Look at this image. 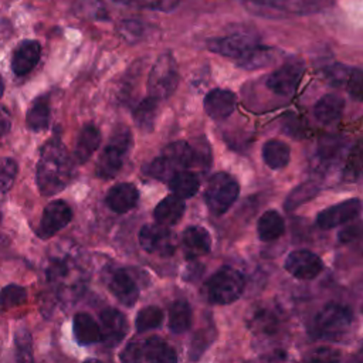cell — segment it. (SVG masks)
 <instances>
[{
  "mask_svg": "<svg viewBox=\"0 0 363 363\" xmlns=\"http://www.w3.org/2000/svg\"><path fill=\"white\" fill-rule=\"evenodd\" d=\"M74 159L58 136L51 138L40 150L37 163V186L41 194L52 196L64 190L74 177Z\"/></svg>",
  "mask_w": 363,
  "mask_h": 363,
  "instance_id": "cell-1",
  "label": "cell"
},
{
  "mask_svg": "<svg viewBox=\"0 0 363 363\" xmlns=\"http://www.w3.org/2000/svg\"><path fill=\"white\" fill-rule=\"evenodd\" d=\"M45 277L54 292L68 302L78 298L86 282V272L79 261L71 255L51 258L45 268Z\"/></svg>",
  "mask_w": 363,
  "mask_h": 363,
  "instance_id": "cell-2",
  "label": "cell"
},
{
  "mask_svg": "<svg viewBox=\"0 0 363 363\" xmlns=\"http://www.w3.org/2000/svg\"><path fill=\"white\" fill-rule=\"evenodd\" d=\"M130 146H132L130 130L123 125L116 126L112 130L108 143L105 145L104 150L98 157V162L95 166L96 176L104 180L115 177L122 169L123 162L130 150Z\"/></svg>",
  "mask_w": 363,
  "mask_h": 363,
  "instance_id": "cell-3",
  "label": "cell"
},
{
  "mask_svg": "<svg viewBox=\"0 0 363 363\" xmlns=\"http://www.w3.org/2000/svg\"><path fill=\"white\" fill-rule=\"evenodd\" d=\"M353 322L352 311L340 303H326L313 318L311 333L315 337L337 340L345 336Z\"/></svg>",
  "mask_w": 363,
  "mask_h": 363,
  "instance_id": "cell-4",
  "label": "cell"
},
{
  "mask_svg": "<svg viewBox=\"0 0 363 363\" xmlns=\"http://www.w3.org/2000/svg\"><path fill=\"white\" fill-rule=\"evenodd\" d=\"M244 277L233 267H221L206 284L207 296L213 303L227 305L237 301L244 291Z\"/></svg>",
  "mask_w": 363,
  "mask_h": 363,
  "instance_id": "cell-5",
  "label": "cell"
},
{
  "mask_svg": "<svg viewBox=\"0 0 363 363\" xmlns=\"http://www.w3.org/2000/svg\"><path fill=\"white\" fill-rule=\"evenodd\" d=\"M121 360L128 363H173L177 360L176 352L164 340L150 336L145 340L129 343L121 353Z\"/></svg>",
  "mask_w": 363,
  "mask_h": 363,
  "instance_id": "cell-6",
  "label": "cell"
},
{
  "mask_svg": "<svg viewBox=\"0 0 363 363\" xmlns=\"http://www.w3.org/2000/svg\"><path fill=\"white\" fill-rule=\"evenodd\" d=\"M238 193L240 186L237 180L228 173L220 172L210 177L204 190V200L213 214L221 216L233 206Z\"/></svg>",
  "mask_w": 363,
  "mask_h": 363,
  "instance_id": "cell-7",
  "label": "cell"
},
{
  "mask_svg": "<svg viewBox=\"0 0 363 363\" xmlns=\"http://www.w3.org/2000/svg\"><path fill=\"white\" fill-rule=\"evenodd\" d=\"M179 72L176 60L170 52H163L153 64L147 78V92L159 101L169 98L177 86Z\"/></svg>",
  "mask_w": 363,
  "mask_h": 363,
  "instance_id": "cell-8",
  "label": "cell"
},
{
  "mask_svg": "<svg viewBox=\"0 0 363 363\" xmlns=\"http://www.w3.org/2000/svg\"><path fill=\"white\" fill-rule=\"evenodd\" d=\"M255 11L309 14L328 7L332 0H242Z\"/></svg>",
  "mask_w": 363,
  "mask_h": 363,
  "instance_id": "cell-9",
  "label": "cell"
},
{
  "mask_svg": "<svg viewBox=\"0 0 363 363\" xmlns=\"http://www.w3.org/2000/svg\"><path fill=\"white\" fill-rule=\"evenodd\" d=\"M258 45H259V41L257 40V37L245 33H237V34H230L227 37L213 38L207 44L210 51L221 54L228 58H234L237 61L247 57Z\"/></svg>",
  "mask_w": 363,
  "mask_h": 363,
  "instance_id": "cell-10",
  "label": "cell"
},
{
  "mask_svg": "<svg viewBox=\"0 0 363 363\" xmlns=\"http://www.w3.org/2000/svg\"><path fill=\"white\" fill-rule=\"evenodd\" d=\"M172 231L163 224H146L139 231V244L149 254L170 255L174 251Z\"/></svg>",
  "mask_w": 363,
  "mask_h": 363,
  "instance_id": "cell-11",
  "label": "cell"
},
{
  "mask_svg": "<svg viewBox=\"0 0 363 363\" xmlns=\"http://www.w3.org/2000/svg\"><path fill=\"white\" fill-rule=\"evenodd\" d=\"M303 74V65L301 61H288L275 69L267 78V86L278 95L289 96L298 88V84Z\"/></svg>",
  "mask_w": 363,
  "mask_h": 363,
  "instance_id": "cell-12",
  "label": "cell"
},
{
  "mask_svg": "<svg viewBox=\"0 0 363 363\" xmlns=\"http://www.w3.org/2000/svg\"><path fill=\"white\" fill-rule=\"evenodd\" d=\"M72 218V210L64 200H55L45 206L37 228L40 238L45 240L62 230Z\"/></svg>",
  "mask_w": 363,
  "mask_h": 363,
  "instance_id": "cell-13",
  "label": "cell"
},
{
  "mask_svg": "<svg viewBox=\"0 0 363 363\" xmlns=\"http://www.w3.org/2000/svg\"><path fill=\"white\" fill-rule=\"evenodd\" d=\"M101 342L106 347L118 346L128 333V322L122 312L118 309H104L99 315Z\"/></svg>",
  "mask_w": 363,
  "mask_h": 363,
  "instance_id": "cell-14",
  "label": "cell"
},
{
  "mask_svg": "<svg viewBox=\"0 0 363 363\" xmlns=\"http://www.w3.org/2000/svg\"><path fill=\"white\" fill-rule=\"evenodd\" d=\"M360 210L362 201L359 199H349L322 210L316 217V224L323 230H330L356 218Z\"/></svg>",
  "mask_w": 363,
  "mask_h": 363,
  "instance_id": "cell-15",
  "label": "cell"
},
{
  "mask_svg": "<svg viewBox=\"0 0 363 363\" xmlns=\"http://www.w3.org/2000/svg\"><path fill=\"white\" fill-rule=\"evenodd\" d=\"M322 268V259L308 250L292 251L285 259V269L298 279H312L320 274Z\"/></svg>",
  "mask_w": 363,
  "mask_h": 363,
  "instance_id": "cell-16",
  "label": "cell"
},
{
  "mask_svg": "<svg viewBox=\"0 0 363 363\" xmlns=\"http://www.w3.org/2000/svg\"><path fill=\"white\" fill-rule=\"evenodd\" d=\"M41 44L35 40L21 41L13 51L11 69L16 75L23 77L28 74L40 61Z\"/></svg>",
  "mask_w": 363,
  "mask_h": 363,
  "instance_id": "cell-17",
  "label": "cell"
},
{
  "mask_svg": "<svg viewBox=\"0 0 363 363\" xmlns=\"http://www.w3.org/2000/svg\"><path fill=\"white\" fill-rule=\"evenodd\" d=\"M109 291L125 306H133L139 298V286L125 269H115L109 275Z\"/></svg>",
  "mask_w": 363,
  "mask_h": 363,
  "instance_id": "cell-18",
  "label": "cell"
},
{
  "mask_svg": "<svg viewBox=\"0 0 363 363\" xmlns=\"http://www.w3.org/2000/svg\"><path fill=\"white\" fill-rule=\"evenodd\" d=\"M235 109V95L228 89L216 88L210 91L204 98V111L206 113L216 119L221 121L228 118Z\"/></svg>",
  "mask_w": 363,
  "mask_h": 363,
  "instance_id": "cell-19",
  "label": "cell"
},
{
  "mask_svg": "<svg viewBox=\"0 0 363 363\" xmlns=\"http://www.w3.org/2000/svg\"><path fill=\"white\" fill-rule=\"evenodd\" d=\"M138 200H139V191L132 183H119L113 186L105 197L106 206L113 213H118V214L132 210L136 206Z\"/></svg>",
  "mask_w": 363,
  "mask_h": 363,
  "instance_id": "cell-20",
  "label": "cell"
},
{
  "mask_svg": "<svg viewBox=\"0 0 363 363\" xmlns=\"http://www.w3.org/2000/svg\"><path fill=\"white\" fill-rule=\"evenodd\" d=\"M101 143V132L92 125L86 123L78 133L75 149H74V160L77 163H85L99 147Z\"/></svg>",
  "mask_w": 363,
  "mask_h": 363,
  "instance_id": "cell-21",
  "label": "cell"
},
{
  "mask_svg": "<svg viewBox=\"0 0 363 363\" xmlns=\"http://www.w3.org/2000/svg\"><path fill=\"white\" fill-rule=\"evenodd\" d=\"M182 242L184 247V252L189 258H197L210 251L211 238L206 228L199 225L187 227L183 233Z\"/></svg>",
  "mask_w": 363,
  "mask_h": 363,
  "instance_id": "cell-22",
  "label": "cell"
},
{
  "mask_svg": "<svg viewBox=\"0 0 363 363\" xmlns=\"http://www.w3.org/2000/svg\"><path fill=\"white\" fill-rule=\"evenodd\" d=\"M160 156L167 162V164L172 167L174 173L187 169L194 160L193 147L183 140H177L167 145Z\"/></svg>",
  "mask_w": 363,
  "mask_h": 363,
  "instance_id": "cell-23",
  "label": "cell"
},
{
  "mask_svg": "<svg viewBox=\"0 0 363 363\" xmlns=\"http://www.w3.org/2000/svg\"><path fill=\"white\" fill-rule=\"evenodd\" d=\"M186 210L183 199L177 196H167L159 201L153 210L155 220L163 225H173L180 221Z\"/></svg>",
  "mask_w": 363,
  "mask_h": 363,
  "instance_id": "cell-24",
  "label": "cell"
},
{
  "mask_svg": "<svg viewBox=\"0 0 363 363\" xmlns=\"http://www.w3.org/2000/svg\"><path fill=\"white\" fill-rule=\"evenodd\" d=\"M72 332H74L75 340L82 346L96 343L101 339L99 325L94 320V318L89 313H85V312H78L74 316Z\"/></svg>",
  "mask_w": 363,
  "mask_h": 363,
  "instance_id": "cell-25",
  "label": "cell"
},
{
  "mask_svg": "<svg viewBox=\"0 0 363 363\" xmlns=\"http://www.w3.org/2000/svg\"><path fill=\"white\" fill-rule=\"evenodd\" d=\"M51 118V109H50V98L48 95H40L37 96L26 115V123L30 130L41 132L48 128Z\"/></svg>",
  "mask_w": 363,
  "mask_h": 363,
  "instance_id": "cell-26",
  "label": "cell"
},
{
  "mask_svg": "<svg viewBox=\"0 0 363 363\" xmlns=\"http://www.w3.org/2000/svg\"><path fill=\"white\" fill-rule=\"evenodd\" d=\"M345 101L336 94L323 95L313 108L315 118L322 123H332L337 121L343 112Z\"/></svg>",
  "mask_w": 363,
  "mask_h": 363,
  "instance_id": "cell-27",
  "label": "cell"
},
{
  "mask_svg": "<svg viewBox=\"0 0 363 363\" xmlns=\"http://www.w3.org/2000/svg\"><path fill=\"white\" fill-rule=\"evenodd\" d=\"M285 231V223L282 216L275 210L265 211L257 225V233L261 241H274L279 238Z\"/></svg>",
  "mask_w": 363,
  "mask_h": 363,
  "instance_id": "cell-28",
  "label": "cell"
},
{
  "mask_svg": "<svg viewBox=\"0 0 363 363\" xmlns=\"http://www.w3.org/2000/svg\"><path fill=\"white\" fill-rule=\"evenodd\" d=\"M289 157H291L289 146L282 140L271 139L262 147V159L265 164L271 169H275V170L284 169L289 163Z\"/></svg>",
  "mask_w": 363,
  "mask_h": 363,
  "instance_id": "cell-29",
  "label": "cell"
},
{
  "mask_svg": "<svg viewBox=\"0 0 363 363\" xmlns=\"http://www.w3.org/2000/svg\"><path fill=\"white\" fill-rule=\"evenodd\" d=\"M199 177L187 170H179L169 179V187L180 199L193 197L199 190Z\"/></svg>",
  "mask_w": 363,
  "mask_h": 363,
  "instance_id": "cell-30",
  "label": "cell"
},
{
  "mask_svg": "<svg viewBox=\"0 0 363 363\" xmlns=\"http://www.w3.org/2000/svg\"><path fill=\"white\" fill-rule=\"evenodd\" d=\"M342 179L347 183L363 179V140H359L350 147L342 170Z\"/></svg>",
  "mask_w": 363,
  "mask_h": 363,
  "instance_id": "cell-31",
  "label": "cell"
},
{
  "mask_svg": "<svg viewBox=\"0 0 363 363\" xmlns=\"http://www.w3.org/2000/svg\"><path fill=\"white\" fill-rule=\"evenodd\" d=\"M191 308L189 302L179 299L169 308V329L173 333H183L191 326Z\"/></svg>",
  "mask_w": 363,
  "mask_h": 363,
  "instance_id": "cell-32",
  "label": "cell"
},
{
  "mask_svg": "<svg viewBox=\"0 0 363 363\" xmlns=\"http://www.w3.org/2000/svg\"><path fill=\"white\" fill-rule=\"evenodd\" d=\"M157 106H159V99L153 96H147L143 101H140L139 105L135 108L133 121L140 130L150 132L153 129L156 115H157Z\"/></svg>",
  "mask_w": 363,
  "mask_h": 363,
  "instance_id": "cell-33",
  "label": "cell"
},
{
  "mask_svg": "<svg viewBox=\"0 0 363 363\" xmlns=\"http://www.w3.org/2000/svg\"><path fill=\"white\" fill-rule=\"evenodd\" d=\"M272 61H274V50L259 44L247 57H244L242 60H240L237 62L240 67H242L245 69H258V68L267 67Z\"/></svg>",
  "mask_w": 363,
  "mask_h": 363,
  "instance_id": "cell-34",
  "label": "cell"
},
{
  "mask_svg": "<svg viewBox=\"0 0 363 363\" xmlns=\"http://www.w3.org/2000/svg\"><path fill=\"white\" fill-rule=\"evenodd\" d=\"M163 320V312L159 306L149 305L143 309H140L135 319V326L138 332H146L150 329H156L162 325Z\"/></svg>",
  "mask_w": 363,
  "mask_h": 363,
  "instance_id": "cell-35",
  "label": "cell"
},
{
  "mask_svg": "<svg viewBox=\"0 0 363 363\" xmlns=\"http://www.w3.org/2000/svg\"><path fill=\"white\" fill-rule=\"evenodd\" d=\"M72 11L82 18L105 20L108 11L101 0H77L72 6Z\"/></svg>",
  "mask_w": 363,
  "mask_h": 363,
  "instance_id": "cell-36",
  "label": "cell"
},
{
  "mask_svg": "<svg viewBox=\"0 0 363 363\" xmlns=\"http://www.w3.org/2000/svg\"><path fill=\"white\" fill-rule=\"evenodd\" d=\"M27 301V289L17 284H9L0 291V309L6 311Z\"/></svg>",
  "mask_w": 363,
  "mask_h": 363,
  "instance_id": "cell-37",
  "label": "cell"
},
{
  "mask_svg": "<svg viewBox=\"0 0 363 363\" xmlns=\"http://www.w3.org/2000/svg\"><path fill=\"white\" fill-rule=\"evenodd\" d=\"M318 186L313 184L312 182H308V183H303L301 186H298L296 189H294L289 196L286 197L285 200V208L289 211V210H294L298 206L303 204L305 201L311 200L313 196H316L318 193Z\"/></svg>",
  "mask_w": 363,
  "mask_h": 363,
  "instance_id": "cell-38",
  "label": "cell"
},
{
  "mask_svg": "<svg viewBox=\"0 0 363 363\" xmlns=\"http://www.w3.org/2000/svg\"><path fill=\"white\" fill-rule=\"evenodd\" d=\"M16 345V356L20 362H31L33 360V342L31 335L26 328H18L14 335Z\"/></svg>",
  "mask_w": 363,
  "mask_h": 363,
  "instance_id": "cell-39",
  "label": "cell"
},
{
  "mask_svg": "<svg viewBox=\"0 0 363 363\" xmlns=\"http://www.w3.org/2000/svg\"><path fill=\"white\" fill-rule=\"evenodd\" d=\"M18 173L17 162L11 157L0 159V193H7Z\"/></svg>",
  "mask_w": 363,
  "mask_h": 363,
  "instance_id": "cell-40",
  "label": "cell"
},
{
  "mask_svg": "<svg viewBox=\"0 0 363 363\" xmlns=\"http://www.w3.org/2000/svg\"><path fill=\"white\" fill-rule=\"evenodd\" d=\"M350 69L349 67L346 65H342V64H333V65H329L325 68V78L328 79L329 84L332 85H345L347 78H349V74H350Z\"/></svg>",
  "mask_w": 363,
  "mask_h": 363,
  "instance_id": "cell-41",
  "label": "cell"
},
{
  "mask_svg": "<svg viewBox=\"0 0 363 363\" xmlns=\"http://www.w3.org/2000/svg\"><path fill=\"white\" fill-rule=\"evenodd\" d=\"M347 86L349 94L359 101H363V69L352 68L349 78L345 84Z\"/></svg>",
  "mask_w": 363,
  "mask_h": 363,
  "instance_id": "cell-42",
  "label": "cell"
},
{
  "mask_svg": "<svg viewBox=\"0 0 363 363\" xmlns=\"http://www.w3.org/2000/svg\"><path fill=\"white\" fill-rule=\"evenodd\" d=\"M119 33L128 41H136L143 34V26L136 20H125L119 27Z\"/></svg>",
  "mask_w": 363,
  "mask_h": 363,
  "instance_id": "cell-43",
  "label": "cell"
},
{
  "mask_svg": "<svg viewBox=\"0 0 363 363\" xmlns=\"http://www.w3.org/2000/svg\"><path fill=\"white\" fill-rule=\"evenodd\" d=\"M340 142L337 138H326L320 140L319 145V156L322 160H332L330 157H336L340 150Z\"/></svg>",
  "mask_w": 363,
  "mask_h": 363,
  "instance_id": "cell-44",
  "label": "cell"
},
{
  "mask_svg": "<svg viewBox=\"0 0 363 363\" xmlns=\"http://www.w3.org/2000/svg\"><path fill=\"white\" fill-rule=\"evenodd\" d=\"M337 357H339L337 352L332 349H318L311 356L312 360H319V362H330V360H336Z\"/></svg>",
  "mask_w": 363,
  "mask_h": 363,
  "instance_id": "cell-45",
  "label": "cell"
},
{
  "mask_svg": "<svg viewBox=\"0 0 363 363\" xmlns=\"http://www.w3.org/2000/svg\"><path fill=\"white\" fill-rule=\"evenodd\" d=\"M11 128L10 113L4 106H0V138L4 136Z\"/></svg>",
  "mask_w": 363,
  "mask_h": 363,
  "instance_id": "cell-46",
  "label": "cell"
},
{
  "mask_svg": "<svg viewBox=\"0 0 363 363\" xmlns=\"http://www.w3.org/2000/svg\"><path fill=\"white\" fill-rule=\"evenodd\" d=\"M357 235H359V225L353 224V225L345 228V230L339 234V238H340L342 242H347V241H350V240H354Z\"/></svg>",
  "mask_w": 363,
  "mask_h": 363,
  "instance_id": "cell-47",
  "label": "cell"
},
{
  "mask_svg": "<svg viewBox=\"0 0 363 363\" xmlns=\"http://www.w3.org/2000/svg\"><path fill=\"white\" fill-rule=\"evenodd\" d=\"M3 92H4V81H3V78L0 75V98L3 96Z\"/></svg>",
  "mask_w": 363,
  "mask_h": 363,
  "instance_id": "cell-48",
  "label": "cell"
}]
</instances>
